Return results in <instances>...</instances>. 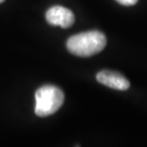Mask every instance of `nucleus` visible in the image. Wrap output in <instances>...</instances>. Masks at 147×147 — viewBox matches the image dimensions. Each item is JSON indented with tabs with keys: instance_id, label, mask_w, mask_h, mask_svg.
<instances>
[{
	"instance_id": "obj_1",
	"label": "nucleus",
	"mask_w": 147,
	"mask_h": 147,
	"mask_svg": "<svg viewBox=\"0 0 147 147\" xmlns=\"http://www.w3.org/2000/svg\"><path fill=\"white\" fill-rule=\"evenodd\" d=\"M106 46V37L98 31H90L71 36L67 41V48L71 54L88 57L98 54Z\"/></svg>"
},
{
	"instance_id": "obj_2",
	"label": "nucleus",
	"mask_w": 147,
	"mask_h": 147,
	"mask_svg": "<svg viewBox=\"0 0 147 147\" xmlns=\"http://www.w3.org/2000/svg\"><path fill=\"white\" fill-rule=\"evenodd\" d=\"M63 101L64 94L59 88L54 85H45L36 93V115L43 117L55 114L62 106Z\"/></svg>"
},
{
	"instance_id": "obj_3",
	"label": "nucleus",
	"mask_w": 147,
	"mask_h": 147,
	"mask_svg": "<svg viewBox=\"0 0 147 147\" xmlns=\"http://www.w3.org/2000/svg\"><path fill=\"white\" fill-rule=\"evenodd\" d=\"M46 19L51 25L69 28L75 22V16L69 9L62 6H54L47 11Z\"/></svg>"
},
{
	"instance_id": "obj_4",
	"label": "nucleus",
	"mask_w": 147,
	"mask_h": 147,
	"mask_svg": "<svg viewBox=\"0 0 147 147\" xmlns=\"http://www.w3.org/2000/svg\"><path fill=\"white\" fill-rule=\"evenodd\" d=\"M96 80L99 83L115 90L125 91L130 87V82L122 75L117 72L108 71V70L99 72L96 75Z\"/></svg>"
},
{
	"instance_id": "obj_5",
	"label": "nucleus",
	"mask_w": 147,
	"mask_h": 147,
	"mask_svg": "<svg viewBox=\"0 0 147 147\" xmlns=\"http://www.w3.org/2000/svg\"><path fill=\"white\" fill-rule=\"evenodd\" d=\"M116 1L123 6H132L136 4L138 0H116Z\"/></svg>"
},
{
	"instance_id": "obj_6",
	"label": "nucleus",
	"mask_w": 147,
	"mask_h": 147,
	"mask_svg": "<svg viewBox=\"0 0 147 147\" xmlns=\"http://www.w3.org/2000/svg\"><path fill=\"white\" fill-rule=\"evenodd\" d=\"M3 1H4V0H0V3H2Z\"/></svg>"
}]
</instances>
